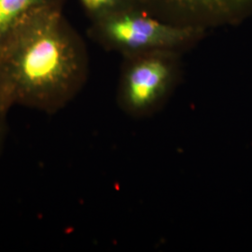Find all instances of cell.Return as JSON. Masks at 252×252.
I'll return each mask as SVG.
<instances>
[{
    "label": "cell",
    "mask_w": 252,
    "mask_h": 252,
    "mask_svg": "<svg viewBox=\"0 0 252 252\" xmlns=\"http://www.w3.org/2000/svg\"><path fill=\"white\" fill-rule=\"evenodd\" d=\"M89 56L62 9L27 20L0 47V108H33L54 114L83 88Z\"/></svg>",
    "instance_id": "6da1fadb"
},
{
    "label": "cell",
    "mask_w": 252,
    "mask_h": 252,
    "mask_svg": "<svg viewBox=\"0 0 252 252\" xmlns=\"http://www.w3.org/2000/svg\"><path fill=\"white\" fill-rule=\"evenodd\" d=\"M89 35L104 49L123 56L151 51L182 54L206 36L165 24L135 5L92 22Z\"/></svg>",
    "instance_id": "7a4b0ae2"
},
{
    "label": "cell",
    "mask_w": 252,
    "mask_h": 252,
    "mask_svg": "<svg viewBox=\"0 0 252 252\" xmlns=\"http://www.w3.org/2000/svg\"><path fill=\"white\" fill-rule=\"evenodd\" d=\"M181 54L151 51L123 56L117 90L119 108L135 119L159 112L180 82Z\"/></svg>",
    "instance_id": "3957f363"
},
{
    "label": "cell",
    "mask_w": 252,
    "mask_h": 252,
    "mask_svg": "<svg viewBox=\"0 0 252 252\" xmlns=\"http://www.w3.org/2000/svg\"><path fill=\"white\" fill-rule=\"evenodd\" d=\"M135 6L174 27L207 35L252 14V0H133Z\"/></svg>",
    "instance_id": "277c9868"
},
{
    "label": "cell",
    "mask_w": 252,
    "mask_h": 252,
    "mask_svg": "<svg viewBox=\"0 0 252 252\" xmlns=\"http://www.w3.org/2000/svg\"><path fill=\"white\" fill-rule=\"evenodd\" d=\"M64 0H0V47L20 26L37 13L62 9Z\"/></svg>",
    "instance_id": "5b68a950"
},
{
    "label": "cell",
    "mask_w": 252,
    "mask_h": 252,
    "mask_svg": "<svg viewBox=\"0 0 252 252\" xmlns=\"http://www.w3.org/2000/svg\"><path fill=\"white\" fill-rule=\"evenodd\" d=\"M92 22L135 5L133 0H78Z\"/></svg>",
    "instance_id": "8992f818"
},
{
    "label": "cell",
    "mask_w": 252,
    "mask_h": 252,
    "mask_svg": "<svg viewBox=\"0 0 252 252\" xmlns=\"http://www.w3.org/2000/svg\"><path fill=\"white\" fill-rule=\"evenodd\" d=\"M6 117H7V112L3 111L0 108V152L4 144L5 135H6Z\"/></svg>",
    "instance_id": "52a82bcc"
}]
</instances>
